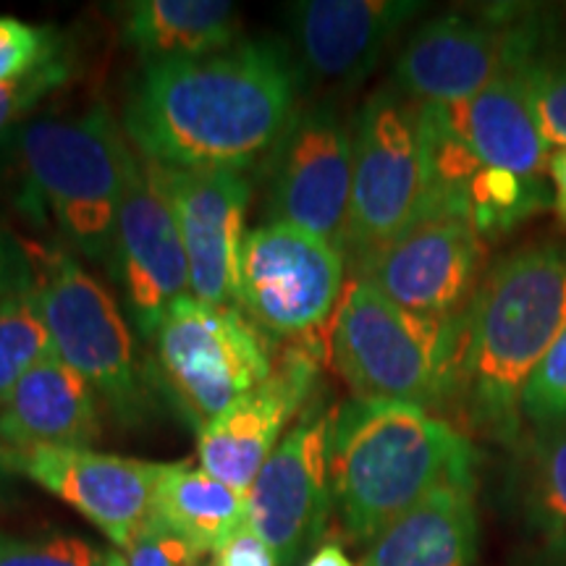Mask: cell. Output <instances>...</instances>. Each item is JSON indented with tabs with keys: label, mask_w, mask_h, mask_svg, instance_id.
<instances>
[{
	"label": "cell",
	"mask_w": 566,
	"mask_h": 566,
	"mask_svg": "<svg viewBox=\"0 0 566 566\" xmlns=\"http://www.w3.org/2000/svg\"><path fill=\"white\" fill-rule=\"evenodd\" d=\"M514 493L527 525L548 543L566 537V428L541 430L520 446Z\"/></svg>",
	"instance_id": "obj_24"
},
{
	"label": "cell",
	"mask_w": 566,
	"mask_h": 566,
	"mask_svg": "<svg viewBox=\"0 0 566 566\" xmlns=\"http://www.w3.org/2000/svg\"><path fill=\"white\" fill-rule=\"evenodd\" d=\"M344 268V252L323 239L292 226H260L244 237L239 310L265 334L325 352Z\"/></svg>",
	"instance_id": "obj_10"
},
{
	"label": "cell",
	"mask_w": 566,
	"mask_h": 566,
	"mask_svg": "<svg viewBox=\"0 0 566 566\" xmlns=\"http://www.w3.org/2000/svg\"><path fill=\"white\" fill-rule=\"evenodd\" d=\"M27 187L63 237L90 260H111L118 208L134 160L105 105L80 116L38 118L19 132Z\"/></svg>",
	"instance_id": "obj_5"
},
{
	"label": "cell",
	"mask_w": 566,
	"mask_h": 566,
	"mask_svg": "<svg viewBox=\"0 0 566 566\" xmlns=\"http://www.w3.org/2000/svg\"><path fill=\"white\" fill-rule=\"evenodd\" d=\"M433 205L420 105L384 87L352 126V210L346 258L359 260L405 233Z\"/></svg>",
	"instance_id": "obj_6"
},
{
	"label": "cell",
	"mask_w": 566,
	"mask_h": 566,
	"mask_svg": "<svg viewBox=\"0 0 566 566\" xmlns=\"http://www.w3.org/2000/svg\"><path fill=\"white\" fill-rule=\"evenodd\" d=\"M13 475L30 478L76 509L118 551H129L153 516V493L163 464L103 454L80 446L3 449Z\"/></svg>",
	"instance_id": "obj_15"
},
{
	"label": "cell",
	"mask_w": 566,
	"mask_h": 566,
	"mask_svg": "<svg viewBox=\"0 0 566 566\" xmlns=\"http://www.w3.org/2000/svg\"><path fill=\"white\" fill-rule=\"evenodd\" d=\"M548 205H554V195L541 176H522L491 166H483L472 176L462 197V210L483 239L512 231Z\"/></svg>",
	"instance_id": "obj_25"
},
{
	"label": "cell",
	"mask_w": 566,
	"mask_h": 566,
	"mask_svg": "<svg viewBox=\"0 0 566 566\" xmlns=\"http://www.w3.org/2000/svg\"><path fill=\"white\" fill-rule=\"evenodd\" d=\"M153 166L187 250L189 294L216 307H239L250 179L242 171Z\"/></svg>",
	"instance_id": "obj_16"
},
{
	"label": "cell",
	"mask_w": 566,
	"mask_h": 566,
	"mask_svg": "<svg viewBox=\"0 0 566 566\" xmlns=\"http://www.w3.org/2000/svg\"><path fill=\"white\" fill-rule=\"evenodd\" d=\"M13 472L11 467L6 464V457H3V446H0V512H6V509L11 506V499H13Z\"/></svg>",
	"instance_id": "obj_37"
},
{
	"label": "cell",
	"mask_w": 566,
	"mask_h": 566,
	"mask_svg": "<svg viewBox=\"0 0 566 566\" xmlns=\"http://www.w3.org/2000/svg\"><path fill=\"white\" fill-rule=\"evenodd\" d=\"M478 546L475 485H446L367 543L359 566H472Z\"/></svg>",
	"instance_id": "obj_21"
},
{
	"label": "cell",
	"mask_w": 566,
	"mask_h": 566,
	"mask_svg": "<svg viewBox=\"0 0 566 566\" xmlns=\"http://www.w3.org/2000/svg\"><path fill=\"white\" fill-rule=\"evenodd\" d=\"M30 286H34L30 244L19 242L11 231L0 226V302Z\"/></svg>",
	"instance_id": "obj_33"
},
{
	"label": "cell",
	"mask_w": 566,
	"mask_h": 566,
	"mask_svg": "<svg viewBox=\"0 0 566 566\" xmlns=\"http://www.w3.org/2000/svg\"><path fill=\"white\" fill-rule=\"evenodd\" d=\"M69 76L71 63L69 55L63 53L61 59H55L53 63H48V66H42L30 76H24V80L0 84V137H6L53 90L66 84Z\"/></svg>",
	"instance_id": "obj_31"
},
{
	"label": "cell",
	"mask_w": 566,
	"mask_h": 566,
	"mask_svg": "<svg viewBox=\"0 0 566 566\" xmlns=\"http://www.w3.org/2000/svg\"><path fill=\"white\" fill-rule=\"evenodd\" d=\"M433 108L483 166L522 176H543L548 168L551 147L537 129L520 74L501 76L467 101Z\"/></svg>",
	"instance_id": "obj_20"
},
{
	"label": "cell",
	"mask_w": 566,
	"mask_h": 566,
	"mask_svg": "<svg viewBox=\"0 0 566 566\" xmlns=\"http://www.w3.org/2000/svg\"><path fill=\"white\" fill-rule=\"evenodd\" d=\"M111 260L132 325L155 338L168 307L189 294V260L171 205L145 155H134L126 176Z\"/></svg>",
	"instance_id": "obj_14"
},
{
	"label": "cell",
	"mask_w": 566,
	"mask_h": 566,
	"mask_svg": "<svg viewBox=\"0 0 566 566\" xmlns=\"http://www.w3.org/2000/svg\"><path fill=\"white\" fill-rule=\"evenodd\" d=\"M546 34L541 13L525 9L433 17L399 51L396 90L417 105L467 101L501 76L520 74Z\"/></svg>",
	"instance_id": "obj_9"
},
{
	"label": "cell",
	"mask_w": 566,
	"mask_h": 566,
	"mask_svg": "<svg viewBox=\"0 0 566 566\" xmlns=\"http://www.w3.org/2000/svg\"><path fill=\"white\" fill-rule=\"evenodd\" d=\"M101 436L97 394L59 354H48L13 386L0 407V446L9 451L40 446H87Z\"/></svg>",
	"instance_id": "obj_19"
},
{
	"label": "cell",
	"mask_w": 566,
	"mask_h": 566,
	"mask_svg": "<svg viewBox=\"0 0 566 566\" xmlns=\"http://www.w3.org/2000/svg\"><path fill=\"white\" fill-rule=\"evenodd\" d=\"M208 566H279L273 551L252 533L250 525L237 530L221 548L216 551Z\"/></svg>",
	"instance_id": "obj_34"
},
{
	"label": "cell",
	"mask_w": 566,
	"mask_h": 566,
	"mask_svg": "<svg viewBox=\"0 0 566 566\" xmlns=\"http://www.w3.org/2000/svg\"><path fill=\"white\" fill-rule=\"evenodd\" d=\"M462 334L464 313L446 321L415 315L354 275L331 321L328 354L359 399L407 401L446 417Z\"/></svg>",
	"instance_id": "obj_4"
},
{
	"label": "cell",
	"mask_w": 566,
	"mask_h": 566,
	"mask_svg": "<svg viewBox=\"0 0 566 566\" xmlns=\"http://www.w3.org/2000/svg\"><path fill=\"white\" fill-rule=\"evenodd\" d=\"M108 554L84 537L51 533L17 537L0 533V566H105Z\"/></svg>",
	"instance_id": "obj_29"
},
{
	"label": "cell",
	"mask_w": 566,
	"mask_h": 566,
	"mask_svg": "<svg viewBox=\"0 0 566 566\" xmlns=\"http://www.w3.org/2000/svg\"><path fill=\"white\" fill-rule=\"evenodd\" d=\"M63 53L61 38L51 27L0 17V84L24 80Z\"/></svg>",
	"instance_id": "obj_30"
},
{
	"label": "cell",
	"mask_w": 566,
	"mask_h": 566,
	"mask_svg": "<svg viewBox=\"0 0 566 566\" xmlns=\"http://www.w3.org/2000/svg\"><path fill=\"white\" fill-rule=\"evenodd\" d=\"M475 464L470 436L424 407L354 396L334 412L331 485L354 543H373L446 485H478Z\"/></svg>",
	"instance_id": "obj_3"
},
{
	"label": "cell",
	"mask_w": 566,
	"mask_h": 566,
	"mask_svg": "<svg viewBox=\"0 0 566 566\" xmlns=\"http://www.w3.org/2000/svg\"><path fill=\"white\" fill-rule=\"evenodd\" d=\"M271 223L344 252L352 210V132L331 105L296 113L273 150Z\"/></svg>",
	"instance_id": "obj_13"
},
{
	"label": "cell",
	"mask_w": 566,
	"mask_h": 566,
	"mask_svg": "<svg viewBox=\"0 0 566 566\" xmlns=\"http://www.w3.org/2000/svg\"><path fill=\"white\" fill-rule=\"evenodd\" d=\"M485 239L462 210L433 205L405 233L354 260V275L422 317H459L483 281Z\"/></svg>",
	"instance_id": "obj_11"
},
{
	"label": "cell",
	"mask_w": 566,
	"mask_h": 566,
	"mask_svg": "<svg viewBox=\"0 0 566 566\" xmlns=\"http://www.w3.org/2000/svg\"><path fill=\"white\" fill-rule=\"evenodd\" d=\"M153 522L200 551L216 554L247 525V495L189 462L163 464L153 493Z\"/></svg>",
	"instance_id": "obj_23"
},
{
	"label": "cell",
	"mask_w": 566,
	"mask_h": 566,
	"mask_svg": "<svg viewBox=\"0 0 566 566\" xmlns=\"http://www.w3.org/2000/svg\"><path fill=\"white\" fill-rule=\"evenodd\" d=\"M300 71L275 40H244L195 61L153 63L124 126L147 160L187 171H247L296 118Z\"/></svg>",
	"instance_id": "obj_1"
},
{
	"label": "cell",
	"mask_w": 566,
	"mask_h": 566,
	"mask_svg": "<svg viewBox=\"0 0 566 566\" xmlns=\"http://www.w3.org/2000/svg\"><path fill=\"white\" fill-rule=\"evenodd\" d=\"M548 558L554 566H566V537L548 543Z\"/></svg>",
	"instance_id": "obj_38"
},
{
	"label": "cell",
	"mask_w": 566,
	"mask_h": 566,
	"mask_svg": "<svg viewBox=\"0 0 566 566\" xmlns=\"http://www.w3.org/2000/svg\"><path fill=\"white\" fill-rule=\"evenodd\" d=\"M566 325V244L520 247L483 275L464 310L462 357L446 420L516 446L522 391Z\"/></svg>",
	"instance_id": "obj_2"
},
{
	"label": "cell",
	"mask_w": 566,
	"mask_h": 566,
	"mask_svg": "<svg viewBox=\"0 0 566 566\" xmlns=\"http://www.w3.org/2000/svg\"><path fill=\"white\" fill-rule=\"evenodd\" d=\"M420 9L415 0H302L289 6L304 74L323 84H357Z\"/></svg>",
	"instance_id": "obj_18"
},
{
	"label": "cell",
	"mask_w": 566,
	"mask_h": 566,
	"mask_svg": "<svg viewBox=\"0 0 566 566\" xmlns=\"http://www.w3.org/2000/svg\"><path fill=\"white\" fill-rule=\"evenodd\" d=\"M302 566H354V562L344 551L342 543L328 541V543H321V546L307 556V562Z\"/></svg>",
	"instance_id": "obj_36"
},
{
	"label": "cell",
	"mask_w": 566,
	"mask_h": 566,
	"mask_svg": "<svg viewBox=\"0 0 566 566\" xmlns=\"http://www.w3.org/2000/svg\"><path fill=\"white\" fill-rule=\"evenodd\" d=\"M548 176L554 184V208L558 221L566 226V150H556L551 155Z\"/></svg>",
	"instance_id": "obj_35"
},
{
	"label": "cell",
	"mask_w": 566,
	"mask_h": 566,
	"mask_svg": "<svg viewBox=\"0 0 566 566\" xmlns=\"http://www.w3.org/2000/svg\"><path fill=\"white\" fill-rule=\"evenodd\" d=\"M126 566H202V554L158 522H147L129 551H124Z\"/></svg>",
	"instance_id": "obj_32"
},
{
	"label": "cell",
	"mask_w": 566,
	"mask_h": 566,
	"mask_svg": "<svg viewBox=\"0 0 566 566\" xmlns=\"http://www.w3.org/2000/svg\"><path fill=\"white\" fill-rule=\"evenodd\" d=\"M53 352L51 334L40 310L38 286L21 289L0 302V407L9 399L13 386L24 378V373Z\"/></svg>",
	"instance_id": "obj_26"
},
{
	"label": "cell",
	"mask_w": 566,
	"mask_h": 566,
	"mask_svg": "<svg viewBox=\"0 0 566 566\" xmlns=\"http://www.w3.org/2000/svg\"><path fill=\"white\" fill-rule=\"evenodd\" d=\"M34 286L53 349L74 367L124 422H139L147 405L129 323L87 268L55 247H32Z\"/></svg>",
	"instance_id": "obj_7"
},
{
	"label": "cell",
	"mask_w": 566,
	"mask_h": 566,
	"mask_svg": "<svg viewBox=\"0 0 566 566\" xmlns=\"http://www.w3.org/2000/svg\"><path fill=\"white\" fill-rule=\"evenodd\" d=\"M124 38L145 66L195 61L237 45L239 13L221 0H137L126 6Z\"/></svg>",
	"instance_id": "obj_22"
},
{
	"label": "cell",
	"mask_w": 566,
	"mask_h": 566,
	"mask_svg": "<svg viewBox=\"0 0 566 566\" xmlns=\"http://www.w3.org/2000/svg\"><path fill=\"white\" fill-rule=\"evenodd\" d=\"M334 412H304L281 438L247 491V525L279 566H296L317 546L334 506L331 485Z\"/></svg>",
	"instance_id": "obj_12"
},
{
	"label": "cell",
	"mask_w": 566,
	"mask_h": 566,
	"mask_svg": "<svg viewBox=\"0 0 566 566\" xmlns=\"http://www.w3.org/2000/svg\"><path fill=\"white\" fill-rule=\"evenodd\" d=\"M155 352L163 380L197 430L271 378L275 352L239 307H216L192 294L163 315Z\"/></svg>",
	"instance_id": "obj_8"
},
{
	"label": "cell",
	"mask_w": 566,
	"mask_h": 566,
	"mask_svg": "<svg viewBox=\"0 0 566 566\" xmlns=\"http://www.w3.org/2000/svg\"><path fill=\"white\" fill-rule=\"evenodd\" d=\"M530 108L551 150H566V45L546 40L520 71Z\"/></svg>",
	"instance_id": "obj_27"
},
{
	"label": "cell",
	"mask_w": 566,
	"mask_h": 566,
	"mask_svg": "<svg viewBox=\"0 0 566 566\" xmlns=\"http://www.w3.org/2000/svg\"><path fill=\"white\" fill-rule=\"evenodd\" d=\"M321 357L323 349L310 344H289L275 352L271 378L200 428L197 459L202 470L247 495L286 424L307 412Z\"/></svg>",
	"instance_id": "obj_17"
},
{
	"label": "cell",
	"mask_w": 566,
	"mask_h": 566,
	"mask_svg": "<svg viewBox=\"0 0 566 566\" xmlns=\"http://www.w3.org/2000/svg\"><path fill=\"white\" fill-rule=\"evenodd\" d=\"M522 417L541 430L566 428V325L522 391Z\"/></svg>",
	"instance_id": "obj_28"
}]
</instances>
